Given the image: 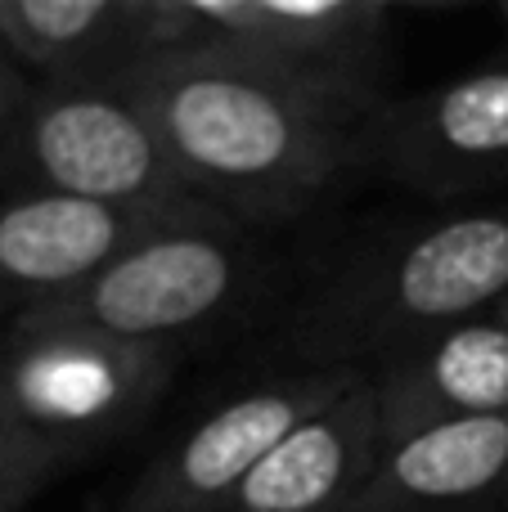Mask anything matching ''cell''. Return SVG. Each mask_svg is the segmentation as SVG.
Here are the masks:
<instances>
[{"label": "cell", "instance_id": "cell-1", "mask_svg": "<svg viewBox=\"0 0 508 512\" xmlns=\"http://www.w3.org/2000/svg\"><path fill=\"white\" fill-rule=\"evenodd\" d=\"M126 95L149 113L189 198L243 230L288 225L360 162V126L275 68L194 41L131 72Z\"/></svg>", "mask_w": 508, "mask_h": 512}, {"label": "cell", "instance_id": "cell-2", "mask_svg": "<svg viewBox=\"0 0 508 512\" xmlns=\"http://www.w3.org/2000/svg\"><path fill=\"white\" fill-rule=\"evenodd\" d=\"M508 292V207L423 221L356 252L306 324L320 360L374 373L414 342L495 310Z\"/></svg>", "mask_w": 508, "mask_h": 512}, {"label": "cell", "instance_id": "cell-3", "mask_svg": "<svg viewBox=\"0 0 508 512\" xmlns=\"http://www.w3.org/2000/svg\"><path fill=\"white\" fill-rule=\"evenodd\" d=\"M176 346L90 333L27 310L0 324V418L14 468L36 490L117 445L162 400Z\"/></svg>", "mask_w": 508, "mask_h": 512}, {"label": "cell", "instance_id": "cell-4", "mask_svg": "<svg viewBox=\"0 0 508 512\" xmlns=\"http://www.w3.org/2000/svg\"><path fill=\"white\" fill-rule=\"evenodd\" d=\"M32 194L113 207L198 203L126 86L63 81H32L0 144V203Z\"/></svg>", "mask_w": 508, "mask_h": 512}, {"label": "cell", "instance_id": "cell-5", "mask_svg": "<svg viewBox=\"0 0 508 512\" xmlns=\"http://www.w3.org/2000/svg\"><path fill=\"white\" fill-rule=\"evenodd\" d=\"M248 283V230L212 207L189 203L122 248L81 288L36 310L122 342L171 346L221 319Z\"/></svg>", "mask_w": 508, "mask_h": 512}, {"label": "cell", "instance_id": "cell-6", "mask_svg": "<svg viewBox=\"0 0 508 512\" xmlns=\"http://www.w3.org/2000/svg\"><path fill=\"white\" fill-rule=\"evenodd\" d=\"M189 45L216 41L369 122L387 104L392 5L383 0H180Z\"/></svg>", "mask_w": 508, "mask_h": 512}, {"label": "cell", "instance_id": "cell-7", "mask_svg": "<svg viewBox=\"0 0 508 512\" xmlns=\"http://www.w3.org/2000/svg\"><path fill=\"white\" fill-rule=\"evenodd\" d=\"M369 373L342 364L279 373L207 409L131 481L122 512H216L288 436Z\"/></svg>", "mask_w": 508, "mask_h": 512}, {"label": "cell", "instance_id": "cell-8", "mask_svg": "<svg viewBox=\"0 0 508 512\" xmlns=\"http://www.w3.org/2000/svg\"><path fill=\"white\" fill-rule=\"evenodd\" d=\"M360 162L432 203L508 185V59L387 99L360 126Z\"/></svg>", "mask_w": 508, "mask_h": 512}, {"label": "cell", "instance_id": "cell-9", "mask_svg": "<svg viewBox=\"0 0 508 512\" xmlns=\"http://www.w3.org/2000/svg\"><path fill=\"white\" fill-rule=\"evenodd\" d=\"M0 45L32 81L126 86L189 32L180 0H0Z\"/></svg>", "mask_w": 508, "mask_h": 512}, {"label": "cell", "instance_id": "cell-10", "mask_svg": "<svg viewBox=\"0 0 508 512\" xmlns=\"http://www.w3.org/2000/svg\"><path fill=\"white\" fill-rule=\"evenodd\" d=\"M180 207H113L59 194L5 198L0 203V324L68 297Z\"/></svg>", "mask_w": 508, "mask_h": 512}, {"label": "cell", "instance_id": "cell-11", "mask_svg": "<svg viewBox=\"0 0 508 512\" xmlns=\"http://www.w3.org/2000/svg\"><path fill=\"white\" fill-rule=\"evenodd\" d=\"M387 450L374 382L302 423L216 512H356Z\"/></svg>", "mask_w": 508, "mask_h": 512}, {"label": "cell", "instance_id": "cell-12", "mask_svg": "<svg viewBox=\"0 0 508 512\" xmlns=\"http://www.w3.org/2000/svg\"><path fill=\"white\" fill-rule=\"evenodd\" d=\"M387 441L437 423L508 414V328L486 310L369 373Z\"/></svg>", "mask_w": 508, "mask_h": 512}, {"label": "cell", "instance_id": "cell-13", "mask_svg": "<svg viewBox=\"0 0 508 512\" xmlns=\"http://www.w3.org/2000/svg\"><path fill=\"white\" fill-rule=\"evenodd\" d=\"M508 504V414L437 423L387 441L356 512H500Z\"/></svg>", "mask_w": 508, "mask_h": 512}, {"label": "cell", "instance_id": "cell-14", "mask_svg": "<svg viewBox=\"0 0 508 512\" xmlns=\"http://www.w3.org/2000/svg\"><path fill=\"white\" fill-rule=\"evenodd\" d=\"M27 90H32V77H27V72L5 54V45H0V144H5V135H9V126H14L18 108H23Z\"/></svg>", "mask_w": 508, "mask_h": 512}, {"label": "cell", "instance_id": "cell-15", "mask_svg": "<svg viewBox=\"0 0 508 512\" xmlns=\"http://www.w3.org/2000/svg\"><path fill=\"white\" fill-rule=\"evenodd\" d=\"M0 481H18V486H27V490H36L32 481L23 477V472L14 468V454H9V432H5V418H0Z\"/></svg>", "mask_w": 508, "mask_h": 512}, {"label": "cell", "instance_id": "cell-16", "mask_svg": "<svg viewBox=\"0 0 508 512\" xmlns=\"http://www.w3.org/2000/svg\"><path fill=\"white\" fill-rule=\"evenodd\" d=\"M32 495H36V490L18 486V481H0V512H18Z\"/></svg>", "mask_w": 508, "mask_h": 512}, {"label": "cell", "instance_id": "cell-17", "mask_svg": "<svg viewBox=\"0 0 508 512\" xmlns=\"http://www.w3.org/2000/svg\"><path fill=\"white\" fill-rule=\"evenodd\" d=\"M491 315H495V319H500V324L508 328V292H504V301H495V310H491Z\"/></svg>", "mask_w": 508, "mask_h": 512}, {"label": "cell", "instance_id": "cell-18", "mask_svg": "<svg viewBox=\"0 0 508 512\" xmlns=\"http://www.w3.org/2000/svg\"><path fill=\"white\" fill-rule=\"evenodd\" d=\"M500 18H504V32H508V5H504V9H500Z\"/></svg>", "mask_w": 508, "mask_h": 512}]
</instances>
